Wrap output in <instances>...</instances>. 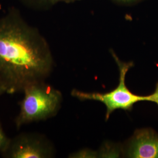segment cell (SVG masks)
Returning a JSON list of instances; mask_svg holds the SVG:
<instances>
[{
    "label": "cell",
    "mask_w": 158,
    "mask_h": 158,
    "mask_svg": "<svg viewBox=\"0 0 158 158\" xmlns=\"http://www.w3.org/2000/svg\"><path fill=\"white\" fill-rule=\"evenodd\" d=\"M53 148L45 137L38 133L23 132L10 139L4 158H51Z\"/></svg>",
    "instance_id": "277c9868"
},
{
    "label": "cell",
    "mask_w": 158,
    "mask_h": 158,
    "mask_svg": "<svg viewBox=\"0 0 158 158\" xmlns=\"http://www.w3.org/2000/svg\"><path fill=\"white\" fill-rule=\"evenodd\" d=\"M145 101L153 102L158 106V83L154 92L149 96H145Z\"/></svg>",
    "instance_id": "52a82bcc"
},
{
    "label": "cell",
    "mask_w": 158,
    "mask_h": 158,
    "mask_svg": "<svg viewBox=\"0 0 158 158\" xmlns=\"http://www.w3.org/2000/svg\"><path fill=\"white\" fill-rule=\"evenodd\" d=\"M128 158H158V134L151 128L137 130L126 149Z\"/></svg>",
    "instance_id": "5b68a950"
},
{
    "label": "cell",
    "mask_w": 158,
    "mask_h": 158,
    "mask_svg": "<svg viewBox=\"0 0 158 158\" xmlns=\"http://www.w3.org/2000/svg\"><path fill=\"white\" fill-rule=\"evenodd\" d=\"M11 138H9L3 131L0 124V153L4 152L8 147Z\"/></svg>",
    "instance_id": "8992f818"
},
{
    "label": "cell",
    "mask_w": 158,
    "mask_h": 158,
    "mask_svg": "<svg viewBox=\"0 0 158 158\" xmlns=\"http://www.w3.org/2000/svg\"><path fill=\"white\" fill-rule=\"evenodd\" d=\"M4 93H6L5 90L4 89V88L2 87V85H0V96H1L2 94H4Z\"/></svg>",
    "instance_id": "9c48e42d"
},
{
    "label": "cell",
    "mask_w": 158,
    "mask_h": 158,
    "mask_svg": "<svg viewBox=\"0 0 158 158\" xmlns=\"http://www.w3.org/2000/svg\"><path fill=\"white\" fill-rule=\"evenodd\" d=\"M51 2H57L59 1H64V2H71L73 1H75V0H50Z\"/></svg>",
    "instance_id": "ba28073f"
},
{
    "label": "cell",
    "mask_w": 158,
    "mask_h": 158,
    "mask_svg": "<svg viewBox=\"0 0 158 158\" xmlns=\"http://www.w3.org/2000/svg\"><path fill=\"white\" fill-rule=\"evenodd\" d=\"M111 53L119 71V84L115 89L106 93H85L77 90H73L72 92V96L80 100H95L102 102L107 108V120L116 110L129 111L132 109L136 102L145 101V96L134 94L125 85L126 74L130 68L133 66V63L121 62L114 52H112Z\"/></svg>",
    "instance_id": "3957f363"
},
{
    "label": "cell",
    "mask_w": 158,
    "mask_h": 158,
    "mask_svg": "<svg viewBox=\"0 0 158 158\" xmlns=\"http://www.w3.org/2000/svg\"><path fill=\"white\" fill-rule=\"evenodd\" d=\"M23 93L20 112L15 119L17 129L23 125L52 117L60 108L62 93L44 81L26 87Z\"/></svg>",
    "instance_id": "7a4b0ae2"
},
{
    "label": "cell",
    "mask_w": 158,
    "mask_h": 158,
    "mask_svg": "<svg viewBox=\"0 0 158 158\" xmlns=\"http://www.w3.org/2000/svg\"><path fill=\"white\" fill-rule=\"evenodd\" d=\"M53 64L49 46L36 29L15 14L0 18V85L6 93L23 92L45 81Z\"/></svg>",
    "instance_id": "6da1fadb"
},
{
    "label": "cell",
    "mask_w": 158,
    "mask_h": 158,
    "mask_svg": "<svg viewBox=\"0 0 158 158\" xmlns=\"http://www.w3.org/2000/svg\"><path fill=\"white\" fill-rule=\"evenodd\" d=\"M117 1H120V2H131L135 0H116Z\"/></svg>",
    "instance_id": "30bf717a"
}]
</instances>
